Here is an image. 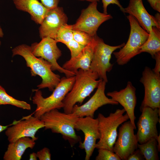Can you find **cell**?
<instances>
[{"instance_id":"1","label":"cell","mask_w":160,"mask_h":160,"mask_svg":"<svg viewBox=\"0 0 160 160\" xmlns=\"http://www.w3.org/2000/svg\"><path fill=\"white\" fill-rule=\"evenodd\" d=\"M12 56L19 55L22 57L26 62L27 67L31 69L32 76L37 75L42 79L41 83L37 86L38 89L47 88L53 91L60 81L59 75L54 73L52 65L48 61L41 57H37L32 53L30 46L23 44L15 47L12 50Z\"/></svg>"},{"instance_id":"2","label":"cell","mask_w":160,"mask_h":160,"mask_svg":"<svg viewBox=\"0 0 160 160\" xmlns=\"http://www.w3.org/2000/svg\"><path fill=\"white\" fill-rule=\"evenodd\" d=\"M74 83L71 90L63 100L64 112L72 113L73 107L77 103L81 104L97 88L102 80L98 74L90 70L84 71L79 69L75 73Z\"/></svg>"},{"instance_id":"3","label":"cell","mask_w":160,"mask_h":160,"mask_svg":"<svg viewBox=\"0 0 160 160\" xmlns=\"http://www.w3.org/2000/svg\"><path fill=\"white\" fill-rule=\"evenodd\" d=\"M79 117L73 113H67L54 109L47 112L40 119L44 124L45 130L61 134L63 138L68 141L72 146L81 142V139L75 131V125Z\"/></svg>"},{"instance_id":"4","label":"cell","mask_w":160,"mask_h":160,"mask_svg":"<svg viewBox=\"0 0 160 160\" xmlns=\"http://www.w3.org/2000/svg\"><path fill=\"white\" fill-rule=\"evenodd\" d=\"M75 79V75L63 77L52 94L46 98L43 96L42 92L39 89L34 90L35 93L32 101L33 104L36 106L33 113L34 116L40 119L44 114L52 110L63 108V100L71 89Z\"/></svg>"},{"instance_id":"5","label":"cell","mask_w":160,"mask_h":160,"mask_svg":"<svg viewBox=\"0 0 160 160\" xmlns=\"http://www.w3.org/2000/svg\"><path fill=\"white\" fill-rule=\"evenodd\" d=\"M125 112L123 108L117 109L107 117L101 113L98 114L97 118L100 138L96 143V148L107 149L113 152V147L118 135L117 128L129 119L127 113L124 115Z\"/></svg>"},{"instance_id":"6","label":"cell","mask_w":160,"mask_h":160,"mask_svg":"<svg viewBox=\"0 0 160 160\" xmlns=\"http://www.w3.org/2000/svg\"><path fill=\"white\" fill-rule=\"evenodd\" d=\"M127 18L130 26L129 39L119 51L113 53L116 62L120 65L127 64L132 58L141 53L140 47L149 35V33L141 27L134 17L129 15Z\"/></svg>"},{"instance_id":"7","label":"cell","mask_w":160,"mask_h":160,"mask_svg":"<svg viewBox=\"0 0 160 160\" xmlns=\"http://www.w3.org/2000/svg\"><path fill=\"white\" fill-rule=\"evenodd\" d=\"M125 44L124 43L117 46H110L105 43L103 40L98 36L90 70L96 73L100 79L107 83L108 82L107 73L112 70L113 65L110 62L112 54L116 50L123 47Z\"/></svg>"},{"instance_id":"8","label":"cell","mask_w":160,"mask_h":160,"mask_svg":"<svg viewBox=\"0 0 160 160\" xmlns=\"http://www.w3.org/2000/svg\"><path fill=\"white\" fill-rule=\"evenodd\" d=\"M39 42L32 44L30 47L33 55L41 57L49 62L52 65V70L64 73L66 77L75 75V73L67 70L59 65L57 60L62 55V52L58 47L55 40L49 37L41 39Z\"/></svg>"},{"instance_id":"9","label":"cell","mask_w":160,"mask_h":160,"mask_svg":"<svg viewBox=\"0 0 160 160\" xmlns=\"http://www.w3.org/2000/svg\"><path fill=\"white\" fill-rule=\"evenodd\" d=\"M97 5V2H91L87 8L82 10L76 23L72 25L73 30L85 32L92 37L97 35L100 25L112 18L110 15L99 11Z\"/></svg>"},{"instance_id":"10","label":"cell","mask_w":160,"mask_h":160,"mask_svg":"<svg viewBox=\"0 0 160 160\" xmlns=\"http://www.w3.org/2000/svg\"><path fill=\"white\" fill-rule=\"evenodd\" d=\"M140 81L143 85L145 92L140 111L145 107L160 108V73H156L149 67L145 66Z\"/></svg>"},{"instance_id":"11","label":"cell","mask_w":160,"mask_h":160,"mask_svg":"<svg viewBox=\"0 0 160 160\" xmlns=\"http://www.w3.org/2000/svg\"><path fill=\"white\" fill-rule=\"evenodd\" d=\"M12 125L6 129L5 134L9 143L25 137H31L34 141L38 138L35 136L37 131L44 127L43 122L32 114L23 117L20 120L14 121Z\"/></svg>"},{"instance_id":"12","label":"cell","mask_w":160,"mask_h":160,"mask_svg":"<svg viewBox=\"0 0 160 160\" xmlns=\"http://www.w3.org/2000/svg\"><path fill=\"white\" fill-rule=\"evenodd\" d=\"M137 123V131L136 134L139 144L144 143L152 138L158 136L157 124L159 122L160 108L149 107L143 108Z\"/></svg>"},{"instance_id":"13","label":"cell","mask_w":160,"mask_h":160,"mask_svg":"<svg viewBox=\"0 0 160 160\" xmlns=\"http://www.w3.org/2000/svg\"><path fill=\"white\" fill-rule=\"evenodd\" d=\"M75 129L81 131L84 134V141L79 143V147L85 150V159L89 160L96 148V140L100 138L97 119L88 116L79 117Z\"/></svg>"},{"instance_id":"14","label":"cell","mask_w":160,"mask_h":160,"mask_svg":"<svg viewBox=\"0 0 160 160\" xmlns=\"http://www.w3.org/2000/svg\"><path fill=\"white\" fill-rule=\"evenodd\" d=\"M123 123L119 129L113 151L121 160H127L129 155L137 148L138 142L130 120Z\"/></svg>"},{"instance_id":"15","label":"cell","mask_w":160,"mask_h":160,"mask_svg":"<svg viewBox=\"0 0 160 160\" xmlns=\"http://www.w3.org/2000/svg\"><path fill=\"white\" fill-rule=\"evenodd\" d=\"M106 83L102 80L97 88L95 92L90 99L81 105H75L72 108V113L79 117L88 116L94 118L95 112L100 107L107 104L118 105L117 102L111 98H108L105 95Z\"/></svg>"},{"instance_id":"16","label":"cell","mask_w":160,"mask_h":160,"mask_svg":"<svg viewBox=\"0 0 160 160\" xmlns=\"http://www.w3.org/2000/svg\"><path fill=\"white\" fill-rule=\"evenodd\" d=\"M123 12L134 17L141 27L148 33L152 27L160 29L159 13L154 16L150 15L143 5V0H129L127 7L124 8Z\"/></svg>"},{"instance_id":"17","label":"cell","mask_w":160,"mask_h":160,"mask_svg":"<svg viewBox=\"0 0 160 160\" xmlns=\"http://www.w3.org/2000/svg\"><path fill=\"white\" fill-rule=\"evenodd\" d=\"M68 20L62 7L57 6L49 9L39 28L40 38L49 37L55 39L60 28L67 23Z\"/></svg>"},{"instance_id":"18","label":"cell","mask_w":160,"mask_h":160,"mask_svg":"<svg viewBox=\"0 0 160 160\" xmlns=\"http://www.w3.org/2000/svg\"><path fill=\"white\" fill-rule=\"evenodd\" d=\"M136 90V88L132 82L128 81L124 89L119 91L108 92L107 94L108 96L123 107L135 129H136L135 123L136 118L134 112L137 103Z\"/></svg>"},{"instance_id":"19","label":"cell","mask_w":160,"mask_h":160,"mask_svg":"<svg viewBox=\"0 0 160 160\" xmlns=\"http://www.w3.org/2000/svg\"><path fill=\"white\" fill-rule=\"evenodd\" d=\"M98 37L97 35L94 36L92 41L83 48L78 55L71 58L63 64L62 67L75 73L79 69L84 71L90 70L94 50L97 43Z\"/></svg>"},{"instance_id":"20","label":"cell","mask_w":160,"mask_h":160,"mask_svg":"<svg viewBox=\"0 0 160 160\" xmlns=\"http://www.w3.org/2000/svg\"><path fill=\"white\" fill-rule=\"evenodd\" d=\"M12 1L17 9L28 13L31 20L38 24L41 23L49 10L38 0Z\"/></svg>"},{"instance_id":"21","label":"cell","mask_w":160,"mask_h":160,"mask_svg":"<svg viewBox=\"0 0 160 160\" xmlns=\"http://www.w3.org/2000/svg\"><path fill=\"white\" fill-rule=\"evenodd\" d=\"M36 144L35 141L28 137L20 138L10 143L5 152L4 160H20L25 150L28 148L33 149Z\"/></svg>"},{"instance_id":"22","label":"cell","mask_w":160,"mask_h":160,"mask_svg":"<svg viewBox=\"0 0 160 160\" xmlns=\"http://www.w3.org/2000/svg\"><path fill=\"white\" fill-rule=\"evenodd\" d=\"M148 33L147 40L140 47V52H147L153 58L154 55L160 52V29L152 27Z\"/></svg>"},{"instance_id":"23","label":"cell","mask_w":160,"mask_h":160,"mask_svg":"<svg viewBox=\"0 0 160 160\" xmlns=\"http://www.w3.org/2000/svg\"><path fill=\"white\" fill-rule=\"evenodd\" d=\"M138 148L146 160H158L159 151L156 139L152 138L145 143L137 144Z\"/></svg>"},{"instance_id":"24","label":"cell","mask_w":160,"mask_h":160,"mask_svg":"<svg viewBox=\"0 0 160 160\" xmlns=\"http://www.w3.org/2000/svg\"><path fill=\"white\" fill-rule=\"evenodd\" d=\"M10 105L24 110H29L31 106L26 102L17 100L10 96L0 85V105Z\"/></svg>"},{"instance_id":"25","label":"cell","mask_w":160,"mask_h":160,"mask_svg":"<svg viewBox=\"0 0 160 160\" xmlns=\"http://www.w3.org/2000/svg\"><path fill=\"white\" fill-rule=\"evenodd\" d=\"M73 25L67 23L62 25L58 31L55 39L65 45L73 39Z\"/></svg>"},{"instance_id":"26","label":"cell","mask_w":160,"mask_h":160,"mask_svg":"<svg viewBox=\"0 0 160 160\" xmlns=\"http://www.w3.org/2000/svg\"><path fill=\"white\" fill-rule=\"evenodd\" d=\"M73 39L83 47L88 44L94 37L91 36L85 32L76 30H73Z\"/></svg>"},{"instance_id":"27","label":"cell","mask_w":160,"mask_h":160,"mask_svg":"<svg viewBox=\"0 0 160 160\" xmlns=\"http://www.w3.org/2000/svg\"><path fill=\"white\" fill-rule=\"evenodd\" d=\"M96 160H121L119 156L114 152L105 148L99 149Z\"/></svg>"},{"instance_id":"28","label":"cell","mask_w":160,"mask_h":160,"mask_svg":"<svg viewBox=\"0 0 160 160\" xmlns=\"http://www.w3.org/2000/svg\"><path fill=\"white\" fill-rule=\"evenodd\" d=\"M65 45L70 51L71 58L73 57L78 55L84 47L73 39L67 43Z\"/></svg>"},{"instance_id":"29","label":"cell","mask_w":160,"mask_h":160,"mask_svg":"<svg viewBox=\"0 0 160 160\" xmlns=\"http://www.w3.org/2000/svg\"><path fill=\"white\" fill-rule=\"evenodd\" d=\"M36 153L37 158L39 160H50L51 159V154L50 150L47 147H44L38 151Z\"/></svg>"},{"instance_id":"30","label":"cell","mask_w":160,"mask_h":160,"mask_svg":"<svg viewBox=\"0 0 160 160\" xmlns=\"http://www.w3.org/2000/svg\"><path fill=\"white\" fill-rule=\"evenodd\" d=\"M103 4V13L108 14L107 8L108 6L111 4H115L119 7L123 12L124 8L122 7L118 0H101Z\"/></svg>"},{"instance_id":"31","label":"cell","mask_w":160,"mask_h":160,"mask_svg":"<svg viewBox=\"0 0 160 160\" xmlns=\"http://www.w3.org/2000/svg\"><path fill=\"white\" fill-rule=\"evenodd\" d=\"M41 3L47 9H50L58 6L60 0H40Z\"/></svg>"},{"instance_id":"32","label":"cell","mask_w":160,"mask_h":160,"mask_svg":"<svg viewBox=\"0 0 160 160\" xmlns=\"http://www.w3.org/2000/svg\"><path fill=\"white\" fill-rule=\"evenodd\" d=\"M145 159L143 154L138 149L135 150L128 157L127 160H144Z\"/></svg>"},{"instance_id":"33","label":"cell","mask_w":160,"mask_h":160,"mask_svg":"<svg viewBox=\"0 0 160 160\" xmlns=\"http://www.w3.org/2000/svg\"><path fill=\"white\" fill-rule=\"evenodd\" d=\"M153 59L156 60L155 67L152 70L155 73H160V52L156 53L154 55Z\"/></svg>"},{"instance_id":"34","label":"cell","mask_w":160,"mask_h":160,"mask_svg":"<svg viewBox=\"0 0 160 160\" xmlns=\"http://www.w3.org/2000/svg\"><path fill=\"white\" fill-rule=\"evenodd\" d=\"M151 7L154 10L160 12V0H147Z\"/></svg>"},{"instance_id":"35","label":"cell","mask_w":160,"mask_h":160,"mask_svg":"<svg viewBox=\"0 0 160 160\" xmlns=\"http://www.w3.org/2000/svg\"><path fill=\"white\" fill-rule=\"evenodd\" d=\"M37 157L36 153L34 152H33L29 155V160H37Z\"/></svg>"},{"instance_id":"36","label":"cell","mask_w":160,"mask_h":160,"mask_svg":"<svg viewBox=\"0 0 160 160\" xmlns=\"http://www.w3.org/2000/svg\"><path fill=\"white\" fill-rule=\"evenodd\" d=\"M8 127V126H3L0 124V133L5 130Z\"/></svg>"},{"instance_id":"37","label":"cell","mask_w":160,"mask_h":160,"mask_svg":"<svg viewBox=\"0 0 160 160\" xmlns=\"http://www.w3.org/2000/svg\"><path fill=\"white\" fill-rule=\"evenodd\" d=\"M4 35V32L3 31L0 25V38L3 37ZM1 44V42L0 40V46Z\"/></svg>"},{"instance_id":"38","label":"cell","mask_w":160,"mask_h":160,"mask_svg":"<svg viewBox=\"0 0 160 160\" xmlns=\"http://www.w3.org/2000/svg\"><path fill=\"white\" fill-rule=\"evenodd\" d=\"M80 1H90L91 2H94V1H97V2H99L100 1V0H79Z\"/></svg>"},{"instance_id":"39","label":"cell","mask_w":160,"mask_h":160,"mask_svg":"<svg viewBox=\"0 0 160 160\" xmlns=\"http://www.w3.org/2000/svg\"></svg>"}]
</instances>
